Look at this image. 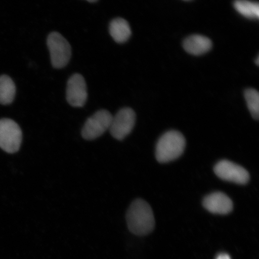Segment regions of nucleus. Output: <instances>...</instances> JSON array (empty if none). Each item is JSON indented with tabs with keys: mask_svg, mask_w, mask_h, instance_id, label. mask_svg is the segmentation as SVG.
Instances as JSON below:
<instances>
[{
	"mask_svg": "<svg viewBox=\"0 0 259 259\" xmlns=\"http://www.w3.org/2000/svg\"><path fill=\"white\" fill-rule=\"evenodd\" d=\"M129 231L138 236L147 235L153 231L155 219L153 209L144 200L133 202L126 213Z\"/></svg>",
	"mask_w": 259,
	"mask_h": 259,
	"instance_id": "obj_1",
	"label": "nucleus"
},
{
	"mask_svg": "<svg viewBox=\"0 0 259 259\" xmlns=\"http://www.w3.org/2000/svg\"><path fill=\"white\" fill-rule=\"evenodd\" d=\"M186 139L180 132L171 131L165 133L158 140L155 157L161 163H168L177 159L184 153Z\"/></svg>",
	"mask_w": 259,
	"mask_h": 259,
	"instance_id": "obj_2",
	"label": "nucleus"
},
{
	"mask_svg": "<svg viewBox=\"0 0 259 259\" xmlns=\"http://www.w3.org/2000/svg\"><path fill=\"white\" fill-rule=\"evenodd\" d=\"M47 45L53 67L62 69L66 66L72 56V48L66 38L59 32H51L47 38Z\"/></svg>",
	"mask_w": 259,
	"mask_h": 259,
	"instance_id": "obj_3",
	"label": "nucleus"
},
{
	"mask_svg": "<svg viewBox=\"0 0 259 259\" xmlns=\"http://www.w3.org/2000/svg\"><path fill=\"white\" fill-rule=\"evenodd\" d=\"M22 133L19 126L11 119H0V148L6 153L13 154L21 147Z\"/></svg>",
	"mask_w": 259,
	"mask_h": 259,
	"instance_id": "obj_4",
	"label": "nucleus"
},
{
	"mask_svg": "<svg viewBox=\"0 0 259 259\" xmlns=\"http://www.w3.org/2000/svg\"><path fill=\"white\" fill-rule=\"evenodd\" d=\"M113 116L107 110L102 109L87 119L82 130V137L86 140H95L109 130Z\"/></svg>",
	"mask_w": 259,
	"mask_h": 259,
	"instance_id": "obj_5",
	"label": "nucleus"
},
{
	"mask_svg": "<svg viewBox=\"0 0 259 259\" xmlns=\"http://www.w3.org/2000/svg\"><path fill=\"white\" fill-rule=\"evenodd\" d=\"M213 171L220 179L240 185H245L250 180L248 171L231 161H220L213 167Z\"/></svg>",
	"mask_w": 259,
	"mask_h": 259,
	"instance_id": "obj_6",
	"label": "nucleus"
},
{
	"mask_svg": "<svg viewBox=\"0 0 259 259\" xmlns=\"http://www.w3.org/2000/svg\"><path fill=\"white\" fill-rule=\"evenodd\" d=\"M136 122L134 110L122 108L113 116L109 131L112 137L117 140H122L131 134Z\"/></svg>",
	"mask_w": 259,
	"mask_h": 259,
	"instance_id": "obj_7",
	"label": "nucleus"
},
{
	"mask_svg": "<svg viewBox=\"0 0 259 259\" xmlns=\"http://www.w3.org/2000/svg\"><path fill=\"white\" fill-rule=\"evenodd\" d=\"M88 93L85 79L81 74H74L68 80L66 89V99L68 103L75 108L85 105Z\"/></svg>",
	"mask_w": 259,
	"mask_h": 259,
	"instance_id": "obj_8",
	"label": "nucleus"
},
{
	"mask_svg": "<svg viewBox=\"0 0 259 259\" xmlns=\"http://www.w3.org/2000/svg\"><path fill=\"white\" fill-rule=\"evenodd\" d=\"M203 206L209 212L221 215L228 214L234 208L232 200L222 192H214L206 196L203 200Z\"/></svg>",
	"mask_w": 259,
	"mask_h": 259,
	"instance_id": "obj_9",
	"label": "nucleus"
},
{
	"mask_svg": "<svg viewBox=\"0 0 259 259\" xmlns=\"http://www.w3.org/2000/svg\"><path fill=\"white\" fill-rule=\"evenodd\" d=\"M183 47L188 53L200 56L208 52L212 47V42L208 37L200 35H193L184 41Z\"/></svg>",
	"mask_w": 259,
	"mask_h": 259,
	"instance_id": "obj_10",
	"label": "nucleus"
},
{
	"mask_svg": "<svg viewBox=\"0 0 259 259\" xmlns=\"http://www.w3.org/2000/svg\"><path fill=\"white\" fill-rule=\"evenodd\" d=\"M109 32L113 40L118 44L127 41L132 34L128 22L121 18L113 19L109 25Z\"/></svg>",
	"mask_w": 259,
	"mask_h": 259,
	"instance_id": "obj_11",
	"label": "nucleus"
},
{
	"mask_svg": "<svg viewBox=\"0 0 259 259\" xmlns=\"http://www.w3.org/2000/svg\"><path fill=\"white\" fill-rule=\"evenodd\" d=\"M15 84L7 75L0 76V103L3 105L11 104L15 99Z\"/></svg>",
	"mask_w": 259,
	"mask_h": 259,
	"instance_id": "obj_12",
	"label": "nucleus"
},
{
	"mask_svg": "<svg viewBox=\"0 0 259 259\" xmlns=\"http://www.w3.org/2000/svg\"><path fill=\"white\" fill-rule=\"evenodd\" d=\"M234 6L236 11L244 17L251 19H258V3L250 2L248 0H236Z\"/></svg>",
	"mask_w": 259,
	"mask_h": 259,
	"instance_id": "obj_13",
	"label": "nucleus"
},
{
	"mask_svg": "<svg viewBox=\"0 0 259 259\" xmlns=\"http://www.w3.org/2000/svg\"><path fill=\"white\" fill-rule=\"evenodd\" d=\"M245 99L252 117L255 120L259 118V95L257 91L253 89L245 90Z\"/></svg>",
	"mask_w": 259,
	"mask_h": 259,
	"instance_id": "obj_14",
	"label": "nucleus"
},
{
	"mask_svg": "<svg viewBox=\"0 0 259 259\" xmlns=\"http://www.w3.org/2000/svg\"><path fill=\"white\" fill-rule=\"evenodd\" d=\"M215 259H231V256L227 253H220Z\"/></svg>",
	"mask_w": 259,
	"mask_h": 259,
	"instance_id": "obj_15",
	"label": "nucleus"
},
{
	"mask_svg": "<svg viewBox=\"0 0 259 259\" xmlns=\"http://www.w3.org/2000/svg\"><path fill=\"white\" fill-rule=\"evenodd\" d=\"M255 64H256L257 65V66H258V65H259V57H258L257 58L256 60H255Z\"/></svg>",
	"mask_w": 259,
	"mask_h": 259,
	"instance_id": "obj_16",
	"label": "nucleus"
},
{
	"mask_svg": "<svg viewBox=\"0 0 259 259\" xmlns=\"http://www.w3.org/2000/svg\"><path fill=\"white\" fill-rule=\"evenodd\" d=\"M87 1L90 3H95L96 2L97 0H87Z\"/></svg>",
	"mask_w": 259,
	"mask_h": 259,
	"instance_id": "obj_17",
	"label": "nucleus"
}]
</instances>
